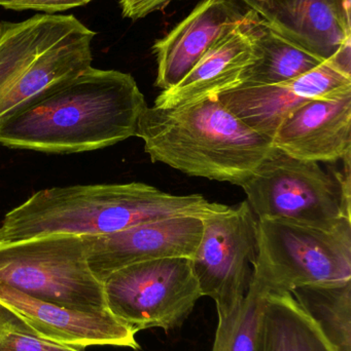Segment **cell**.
Masks as SVG:
<instances>
[{
    "mask_svg": "<svg viewBox=\"0 0 351 351\" xmlns=\"http://www.w3.org/2000/svg\"><path fill=\"white\" fill-rule=\"evenodd\" d=\"M146 107L131 74L91 67L0 119V144L56 154L102 149L136 136Z\"/></svg>",
    "mask_w": 351,
    "mask_h": 351,
    "instance_id": "6da1fadb",
    "label": "cell"
},
{
    "mask_svg": "<svg viewBox=\"0 0 351 351\" xmlns=\"http://www.w3.org/2000/svg\"><path fill=\"white\" fill-rule=\"evenodd\" d=\"M227 208L201 194L174 195L139 182L49 188L4 216L0 241L55 233L109 234L165 219H204Z\"/></svg>",
    "mask_w": 351,
    "mask_h": 351,
    "instance_id": "7a4b0ae2",
    "label": "cell"
},
{
    "mask_svg": "<svg viewBox=\"0 0 351 351\" xmlns=\"http://www.w3.org/2000/svg\"><path fill=\"white\" fill-rule=\"evenodd\" d=\"M136 136L152 162L183 174L242 186L273 149L216 98L171 108L146 107Z\"/></svg>",
    "mask_w": 351,
    "mask_h": 351,
    "instance_id": "3957f363",
    "label": "cell"
},
{
    "mask_svg": "<svg viewBox=\"0 0 351 351\" xmlns=\"http://www.w3.org/2000/svg\"><path fill=\"white\" fill-rule=\"evenodd\" d=\"M96 33L76 16L0 22V119L92 67Z\"/></svg>",
    "mask_w": 351,
    "mask_h": 351,
    "instance_id": "277c9868",
    "label": "cell"
},
{
    "mask_svg": "<svg viewBox=\"0 0 351 351\" xmlns=\"http://www.w3.org/2000/svg\"><path fill=\"white\" fill-rule=\"evenodd\" d=\"M328 173L319 162L297 160L274 147L241 187L258 219H284L332 229L351 221L350 156Z\"/></svg>",
    "mask_w": 351,
    "mask_h": 351,
    "instance_id": "5b68a950",
    "label": "cell"
},
{
    "mask_svg": "<svg viewBox=\"0 0 351 351\" xmlns=\"http://www.w3.org/2000/svg\"><path fill=\"white\" fill-rule=\"evenodd\" d=\"M0 284L66 308L109 311L82 235L55 233L0 241Z\"/></svg>",
    "mask_w": 351,
    "mask_h": 351,
    "instance_id": "8992f818",
    "label": "cell"
},
{
    "mask_svg": "<svg viewBox=\"0 0 351 351\" xmlns=\"http://www.w3.org/2000/svg\"><path fill=\"white\" fill-rule=\"evenodd\" d=\"M251 280L269 293L351 280V221L321 229L284 219H258Z\"/></svg>",
    "mask_w": 351,
    "mask_h": 351,
    "instance_id": "52a82bcc",
    "label": "cell"
},
{
    "mask_svg": "<svg viewBox=\"0 0 351 351\" xmlns=\"http://www.w3.org/2000/svg\"><path fill=\"white\" fill-rule=\"evenodd\" d=\"M109 313L135 330L179 329L202 297L191 259L162 258L132 264L103 282Z\"/></svg>",
    "mask_w": 351,
    "mask_h": 351,
    "instance_id": "ba28073f",
    "label": "cell"
},
{
    "mask_svg": "<svg viewBox=\"0 0 351 351\" xmlns=\"http://www.w3.org/2000/svg\"><path fill=\"white\" fill-rule=\"evenodd\" d=\"M257 221L247 200L202 219L192 268L202 297L216 302L218 319L232 313L251 285L257 254Z\"/></svg>",
    "mask_w": 351,
    "mask_h": 351,
    "instance_id": "9c48e42d",
    "label": "cell"
},
{
    "mask_svg": "<svg viewBox=\"0 0 351 351\" xmlns=\"http://www.w3.org/2000/svg\"><path fill=\"white\" fill-rule=\"evenodd\" d=\"M202 231V219L179 217L142 223L109 234L82 237L89 266L103 284L113 272L132 264L162 258L192 259Z\"/></svg>",
    "mask_w": 351,
    "mask_h": 351,
    "instance_id": "30bf717a",
    "label": "cell"
},
{
    "mask_svg": "<svg viewBox=\"0 0 351 351\" xmlns=\"http://www.w3.org/2000/svg\"><path fill=\"white\" fill-rule=\"evenodd\" d=\"M348 88L351 74L331 58L295 80L272 86L235 88L216 99L247 127L273 139L280 125L299 107Z\"/></svg>",
    "mask_w": 351,
    "mask_h": 351,
    "instance_id": "8fae6325",
    "label": "cell"
},
{
    "mask_svg": "<svg viewBox=\"0 0 351 351\" xmlns=\"http://www.w3.org/2000/svg\"><path fill=\"white\" fill-rule=\"evenodd\" d=\"M0 301L14 309L45 341L84 351L90 346L138 350L135 330L107 313L74 311L28 296L0 284Z\"/></svg>",
    "mask_w": 351,
    "mask_h": 351,
    "instance_id": "7c38bea8",
    "label": "cell"
},
{
    "mask_svg": "<svg viewBox=\"0 0 351 351\" xmlns=\"http://www.w3.org/2000/svg\"><path fill=\"white\" fill-rule=\"evenodd\" d=\"M272 141L274 147L297 160L319 164L343 160L351 154V88L299 107Z\"/></svg>",
    "mask_w": 351,
    "mask_h": 351,
    "instance_id": "4fadbf2b",
    "label": "cell"
},
{
    "mask_svg": "<svg viewBox=\"0 0 351 351\" xmlns=\"http://www.w3.org/2000/svg\"><path fill=\"white\" fill-rule=\"evenodd\" d=\"M245 14L234 0L199 2L152 45L158 64L155 86L165 90L179 84L226 33L242 21Z\"/></svg>",
    "mask_w": 351,
    "mask_h": 351,
    "instance_id": "5bb4252c",
    "label": "cell"
},
{
    "mask_svg": "<svg viewBox=\"0 0 351 351\" xmlns=\"http://www.w3.org/2000/svg\"><path fill=\"white\" fill-rule=\"evenodd\" d=\"M257 58L255 37L245 12L242 21L226 33L179 84L162 90L155 106L171 108L216 98L236 88L242 72Z\"/></svg>",
    "mask_w": 351,
    "mask_h": 351,
    "instance_id": "9a60e30c",
    "label": "cell"
},
{
    "mask_svg": "<svg viewBox=\"0 0 351 351\" xmlns=\"http://www.w3.org/2000/svg\"><path fill=\"white\" fill-rule=\"evenodd\" d=\"M264 20L324 61L351 41V32L342 25L331 0H272Z\"/></svg>",
    "mask_w": 351,
    "mask_h": 351,
    "instance_id": "2e32d148",
    "label": "cell"
},
{
    "mask_svg": "<svg viewBox=\"0 0 351 351\" xmlns=\"http://www.w3.org/2000/svg\"><path fill=\"white\" fill-rule=\"evenodd\" d=\"M247 18L255 37L258 58L242 72L236 88L282 84L326 62L270 28L253 10L247 12Z\"/></svg>",
    "mask_w": 351,
    "mask_h": 351,
    "instance_id": "e0dca14e",
    "label": "cell"
},
{
    "mask_svg": "<svg viewBox=\"0 0 351 351\" xmlns=\"http://www.w3.org/2000/svg\"><path fill=\"white\" fill-rule=\"evenodd\" d=\"M256 351H337L292 293H270Z\"/></svg>",
    "mask_w": 351,
    "mask_h": 351,
    "instance_id": "ac0fdd59",
    "label": "cell"
},
{
    "mask_svg": "<svg viewBox=\"0 0 351 351\" xmlns=\"http://www.w3.org/2000/svg\"><path fill=\"white\" fill-rule=\"evenodd\" d=\"M337 351H351V280L311 285L292 292Z\"/></svg>",
    "mask_w": 351,
    "mask_h": 351,
    "instance_id": "d6986e66",
    "label": "cell"
},
{
    "mask_svg": "<svg viewBox=\"0 0 351 351\" xmlns=\"http://www.w3.org/2000/svg\"><path fill=\"white\" fill-rule=\"evenodd\" d=\"M269 291L251 280L241 302L223 319H218L212 351H256L262 313Z\"/></svg>",
    "mask_w": 351,
    "mask_h": 351,
    "instance_id": "ffe728a7",
    "label": "cell"
},
{
    "mask_svg": "<svg viewBox=\"0 0 351 351\" xmlns=\"http://www.w3.org/2000/svg\"><path fill=\"white\" fill-rule=\"evenodd\" d=\"M0 351H80L39 337L19 313L0 301Z\"/></svg>",
    "mask_w": 351,
    "mask_h": 351,
    "instance_id": "44dd1931",
    "label": "cell"
},
{
    "mask_svg": "<svg viewBox=\"0 0 351 351\" xmlns=\"http://www.w3.org/2000/svg\"><path fill=\"white\" fill-rule=\"evenodd\" d=\"M94 0H0V8L12 10H39L45 14L57 12L86 5Z\"/></svg>",
    "mask_w": 351,
    "mask_h": 351,
    "instance_id": "7402d4cb",
    "label": "cell"
},
{
    "mask_svg": "<svg viewBox=\"0 0 351 351\" xmlns=\"http://www.w3.org/2000/svg\"><path fill=\"white\" fill-rule=\"evenodd\" d=\"M173 1L177 0H120L119 3L124 18L137 21L164 10Z\"/></svg>",
    "mask_w": 351,
    "mask_h": 351,
    "instance_id": "603a6c76",
    "label": "cell"
},
{
    "mask_svg": "<svg viewBox=\"0 0 351 351\" xmlns=\"http://www.w3.org/2000/svg\"><path fill=\"white\" fill-rule=\"evenodd\" d=\"M331 2L342 25L351 32V0H331Z\"/></svg>",
    "mask_w": 351,
    "mask_h": 351,
    "instance_id": "cb8c5ba5",
    "label": "cell"
},
{
    "mask_svg": "<svg viewBox=\"0 0 351 351\" xmlns=\"http://www.w3.org/2000/svg\"><path fill=\"white\" fill-rule=\"evenodd\" d=\"M249 10L257 12L261 18L265 19L272 6V0H241Z\"/></svg>",
    "mask_w": 351,
    "mask_h": 351,
    "instance_id": "d4e9b609",
    "label": "cell"
}]
</instances>
